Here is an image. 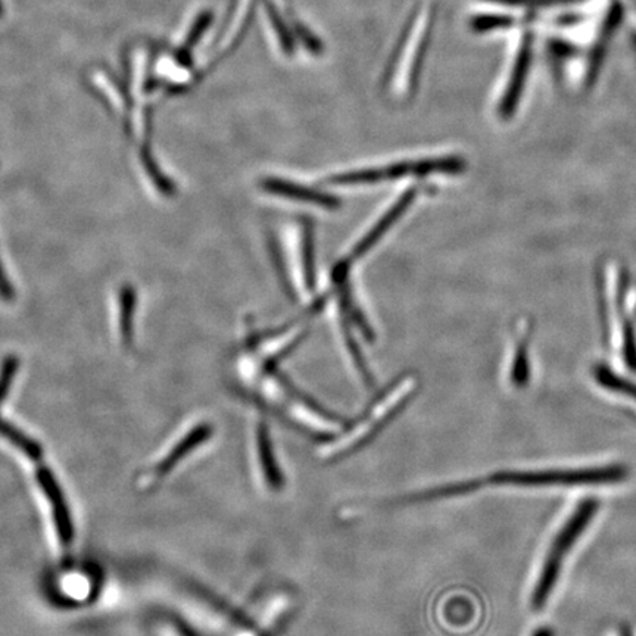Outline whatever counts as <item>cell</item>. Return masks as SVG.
<instances>
[{
    "instance_id": "4fadbf2b",
    "label": "cell",
    "mask_w": 636,
    "mask_h": 636,
    "mask_svg": "<svg viewBox=\"0 0 636 636\" xmlns=\"http://www.w3.org/2000/svg\"><path fill=\"white\" fill-rule=\"evenodd\" d=\"M596 380L600 387L609 389V391L636 400V384L632 383L631 380L622 379L621 376L614 374L612 368L598 366L596 368Z\"/></svg>"
},
{
    "instance_id": "3957f363",
    "label": "cell",
    "mask_w": 636,
    "mask_h": 636,
    "mask_svg": "<svg viewBox=\"0 0 636 636\" xmlns=\"http://www.w3.org/2000/svg\"><path fill=\"white\" fill-rule=\"evenodd\" d=\"M244 379L257 389L258 395L266 403L273 405L276 409H279L289 420L296 423L301 428L323 435L342 432L341 423L325 416L320 409L307 403V400L298 395L286 382L280 380L271 368L254 371L253 375L245 376Z\"/></svg>"
},
{
    "instance_id": "277c9868",
    "label": "cell",
    "mask_w": 636,
    "mask_h": 636,
    "mask_svg": "<svg viewBox=\"0 0 636 636\" xmlns=\"http://www.w3.org/2000/svg\"><path fill=\"white\" fill-rule=\"evenodd\" d=\"M606 271L610 337L627 370L636 375V288L617 267Z\"/></svg>"
},
{
    "instance_id": "7a4b0ae2",
    "label": "cell",
    "mask_w": 636,
    "mask_h": 636,
    "mask_svg": "<svg viewBox=\"0 0 636 636\" xmlns=\"http://www.w3.org/2000/svg\"><path fill=\"white\" fill-rule=\"evenodd\" d=\"M627 477H629V468L623 464H607V466L580 468L500 472L487 477L485 482L492 487L572 488L621 484Z\"/></svg>"
},
{
    "instance_id": "5bb4252c",
    "label": "cell",
    "mask_w": 636,
    "mask_h": 636,
    "mask_svg": "<svg viewBox=\"0 0 636 636\" xmlns=\"http://www.w3.org/2000/svg\"><path fill=\"white\" fill-rule=\"evenodd\" d=\"M89 576L73 573L64 576V594L71 600H86L91 594Z\"/></svg>"
},
{
    "instance_id": "5b68a950",
    "label": "cell",
    "mask_w": 636,
    "mask_h": 636,
    "mask_svg": "<svg viewBox=\"0 0 636 636\" xmlns=\"http://www.w3.org/2000/svg\"><path fill=\"white\" fill-rule=\"evenodd\" d=\"M417 380L413 376H407L400 382L393 384L391 391L384 393L382 397L374 405V408L368 412L367 416L355 423L353 428L343 430V432L338 433L337 437L330 439V441L321 443L317 448L316 455L320 460L337 458L339 455L350 453L359 443L366 441L370 438L371 433L383 425L388 418H391L393 414L397 412L409 396L416 392Z\"/></svg>"
},
{
    "instance_id": "8fae6325",
    "label": "cell",
    "mask_w": 636,
    "mask_h": 636,
    "mask_svg": "<svg viewBox=\"0 0 636 636\" xmlns=\"http://www.w3.org/2000/svg\"><path fill=\"white\" fill-rule=\"evenodd\" d=\"M261 191L266 194L278 196V198L289 199L292 203L313 205L326 209L341 207L337 196L328 192L314 189L307 184L292 182L288 179L267 178L261 180Z\"/></svg>"
},
{
    "instance_id": "6da1fadb",
    "label": "cell",
    "mask_w": 636,
    "mask_h": 636,
    "mask_svg": "<svg viewBox=\"0 0 636 636\" xmlns=\"http://www.w3.org/2000/svg\"><path fill=\"white\" fill-rule=\"evenodd\" d=\"M598 510H600V504L594 498L579 502V505H576L571 516L560 527L559 533L552 538L541 571L538 573V579L535 582L533 596H530V609L534 612H539L547 606L556 587V582L562 575L564 560L579 541L582 535L585 534L587 527L591 525Z\"/></svg>"
},
{
    "instance_id": "8992f818",
    "label": "cell",
    "mask_w": 636,
    "mask_h": 636,
    "mask_svg": "<svg viewBox=\"0 0 636 636\" xmlns=\"http://www.w3.org/2000/svg\"><path fill=\"white\" fill-rule=\"evenodd\" d=\"M466 167V162L460 157H429L417 159H403V161L392 162L383 167H368V169H357L341 171L330 175L325 180L326 184L332 186H364V184H376L393 182L405 178H428L432 174H458Z\"/></svg>"
},
{
    "instance_id": "7c38bea8",
    "label": "cell",
    "mask_w": 636,
    "mask_h": 636,
    "mask_svg": "<svg viewBox=\"0 0 636 636\" xmlns=\"http://www.w3.org/2000/svg\"><path fill=\"white\" fill-rule=\"evenodd\" d=\"M530 60H533V39L526 37L523 40L521 52L517 53L516 64L513 66L507 89H505L501 99L500 114L502 119H510L516 111L518 99H521L523 87H525Z\"/></svg>"
},
{
    "instance_id": "9a60e30c",
    "label": "cell",
    "mask_w": 636,
    "mask_h": 636,
    "mask_svg": "<svg viewBox=\"0 0 636 636\" xmlns=\"http://www.w3.org/2000/svg\"><path fill=\"white\" fill-rule=\"evenodd\" d=\"M510 20L504 19V16H480L475 21V27L477 30H491V28L505 27L510 25Z\"/></svg>"
},
{
    "instance_id": "52a82bcc",
    "label": "cell",
    "mask_w": 636,
    "mask_h": 636,
    "mask_svg": "<svg viewBox=\"0 0 636 636\" xmlns=\"http://www.w3.org/2000/svg\"><path fill=\"white\" fill-rule=\"evenodd\" d=\"M212 426L208 421L199 420L192 423L189 428L183 430L173 442L170 443L169 450L159 455L157 462L150 464L139 477V487L142 489H152L157 487L162 479L170 475L171 470L186 455H189L196 447L203 445L207 439L211 438Z\"/></svg>"
},
{
    "instance_id": "30bf717a",
    "label": "cell",
    "mask_w": 636,
    "mask_h": 636,
    "mask_svg": "<svg viewBox=\"0 0 636 636\" xmlns=\"http://www.w3.org/2000/svg\"><path fill=\"white\" fill-rule=\"evenodd\" d=\"M37 485H39L40 492L44 493L46 501L50 507V517H52L53 527L61 546L69 548L73 543L74 527L71 521L69 504H66L64 493L60 485H58L56 476L49 467L39 463L36 470Z\"/></svg>"
},
{
    "instance_id": "ba28073f",
    "label": "cell",
    "mask_w": 636,
    "mask_h": 636,
    "mask_svg": "<svg viewBox=\"0 0 636 636\" xmlns=\"http://www.w3.org/2000/svg\"><path fill=\"white\" fill-rule=\"evenodd\" d=\"M249 455L258 488L266 493L278 492L282 488V475L276 463L269 430L261 417L255 418L250 426Z\"/></svg>"
},
{
    "instance_id": "9c48e42d",
    "label": "cell",
    "mask_w": 636,
    "mask_h": 636,
    "mask_svg": "<svg viewBox=\"0 0 636 636\" xmlns=\"http://www.w3.org/2000/svg\"><path fill=\"white\" fill-rule=\"evenodd\" d=\"M417 195V186L404 192V194L401 195L391 207H389L388 211H384L383 215L379 217V220L367 230V233L359 238L353 250L346 254L341 261L334 264L332 273L337 276H348L351 266L357 262L358 259H362L364 255L370 253L371 248H374L380 238L384 236V233H387L388 230L396 223V220L407 211L409 205L416 200Z\"/></svg>"
},
{
    "instance_id": "2e32d148",
    "label": "cell",
    "mask_w": 636,
    "mask_h": 636,
    "mask_svg": "<svg viewBox=\"0 0 636 636\" xmlns=\"http://www.w3.org/2000/svg\"><path fill=\"white\" fill-rule=\"evenodd\" d=\"M154 636H187L179 626L170 622H158L154 626Z\"/></svg>"
}]
</instances>
